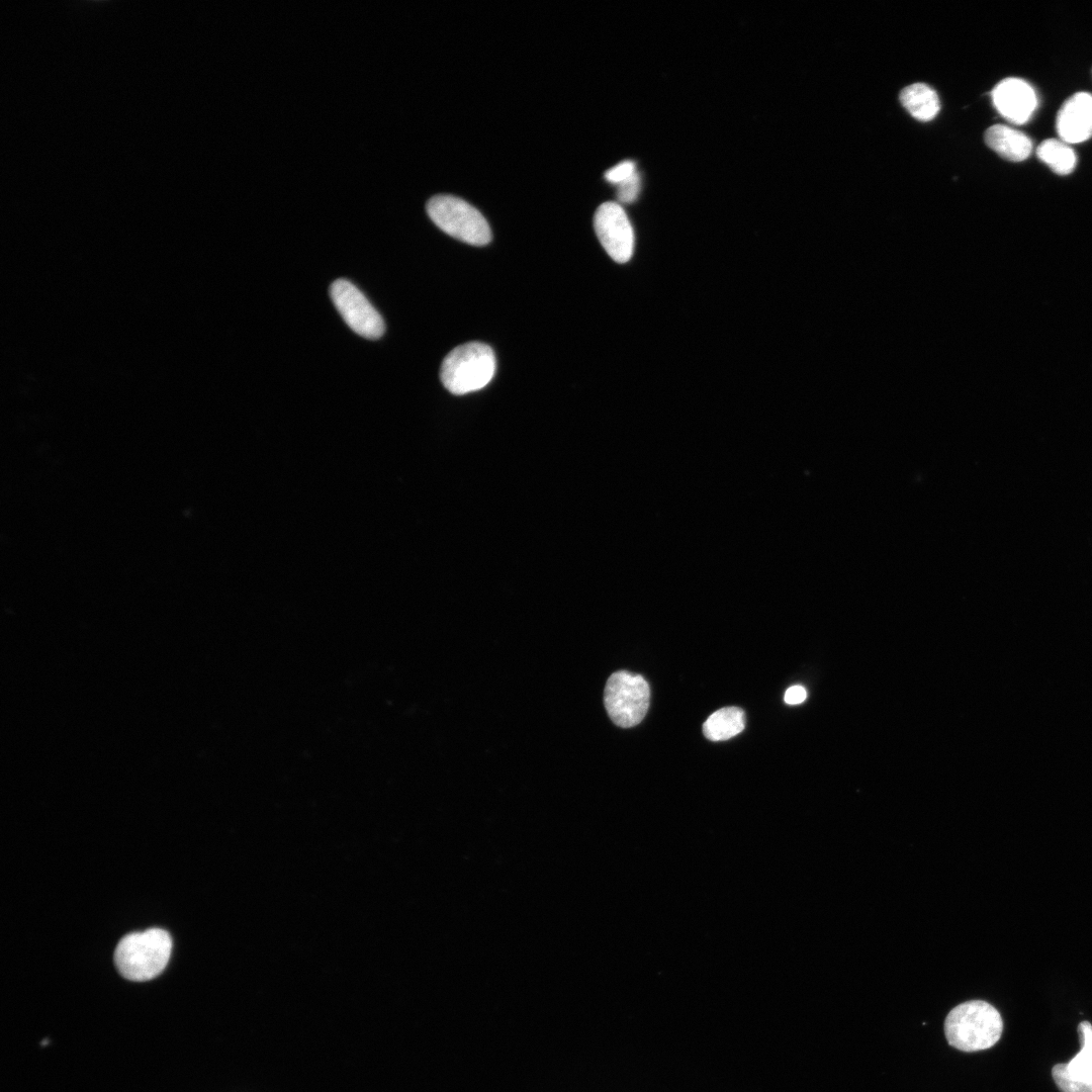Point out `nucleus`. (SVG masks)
Listing matches in <instances>:
<instances>
[{
    "label": "nucleus",
    "mask_w": 1092,
    "mask_h": 1092,
    "mask_svg": "<svg viewBox=\"0 0 1092 1092\" xmlns=\"http://www.w3.org/2000/svg\"><path fill=\"white\" fill-rule=\"evenodd\" d=\"M639 190L640 178L636 172L630 178L618 184L617 197L620 202H633L637 198Z\"/></svg>",
    "instance_id": "nucleus-16"
},
{
    "label": "nucleus",
    "mask_w": 1092,
    "mask_h": 1092,
    "mask_svg": "<svg viewBox=\"0 0 1092 1092\" xmlns=\"http://www.w3.org/2000/svg\"><path fill=\"white\" fill-rule=\"evenodd\" d=\"M1056 128L1060 140L1079 144L1092 136V95L1078 92L1067 99L1060 108Z\"/></svg>",
    "instance_id": "nucleus-9"
},
{
    "label": "nucleus",
    "mask_w": 1092,
    "mask_h": 1092,
    "mask_svg": "<svg viewBox=\"0 0 1092 1092\" xmlns=\"http://www.w3.org/2000/svg\"><path fill=\"white\" fill-rule=\"evenodd\" d=\"M1003 1020L990 1003L972 1000L956 1006L944 1021L948 1043L963 1052H977L993 1046L1001 1037Z\"/></svg>",
    "instance_id": "nucleus-1"
},
{
    "label": "nucleus",
    "mask_w": 1092,
    "mask_h": 1092,
    "mask_svg": "<svg viewBox=\"0 0 1092 1092\" xmlns=\"http://www.w3.org/2000/svg\"><path fill=\"white\" fill-rule=\"evenodd\" d=\"M745 726V715L738 707H726L711 714L703 724L704 735L712 741H722L739 734Z\"/></svg>",
    "instance_id": "nucleus-12"
},
{
    "label": "nucleus",
    "mask_w": 1092,
    "mask_h": 1092,
    "mask_svg": "<svg viewBox=\"0 0 1092 1092\" xmlns=\"http://www.w3.org/2000/svg\"><path fill=\"white\" fill-rule=\"evenodd\" d=\"M1078 1034L1081 1050L1070 1062L1063 1065L1071 1077L1092 1081V1024L1089 1021H1081L1078 1025Z\"/></svg>",
    "instance_id": "nucleus-14"
},
{
    "label": "nucleus",
    "mask_w": 1092,
    "mask_h": 1092,
    "mask_svg": "<svg viewBox=\"0 0 1092 1092\" xmlns=\"http://www.w3.org/2000/svg\"><path fill=\"white\" fill-rule=\"evenodd\" d=\"M806 697L807 692L802 686H793L786 691L784 700L789 705H797L804 702Z\"/></svg>",
    "instance_id": "nucleus-18"
},
{
    "label": "nucleus",
    "mask_w": 1092,
    "mask_h": 1092,
    "mask_svg": "<svg viewBox=\"0 0 1092 1092\" xmlns=\"http://www.w3.org/2000/svg\"><path fill=\"white\" fill-rule=\"evenodd\" d=\"M598 239L609 256L618 263L628 262L634 250V232L623 207L613 201L601 204L594 216Z\"/></svg>",
    "instance_id": "nucleus-7"
},
{
    "label": "nucleus",
    "mask_w": 1092,
    "mask_h": 1092,
    "mask_svg": "<svg viewBox=\"0 0 1092 1092\" xmlns=\"http://www.w3.org/2000/svg\"><path fill=\"white\" fill-rule=\"evenodd\" d=\"M172 949L170 934L160 928L132 932L120 939L114 961L119 973L130 981L154 979L166 968Z\"/></svg>",
    "instance_id": "nucleus-2"
},
{
    "label": "nucleus",
    "mask_w": 1092,
    "mask_h": 1092,
    "mask_svg": "<svg viewBox=\"0 0 1092 1092\" xmlns=\"http://www.w3.org/2000/svg\"><path fill=\"white\" fill-rule=\"evenodd\" d=\"M991 97L997 111L1014 124L1027 122L1038 105L1034 89L1019 78L1000 81L992 90Z\"/></svg>",
    "instance_id": "nucleus-8"
},
{
    "label": "nucleus",
    "mask_w": 1092,
    "mask_h": 1092,
    "mask_svg": "<svg viewBox=\"0 0 1092 1092\" xmlns=\"http://www.w3.org/2000/svg\"><path fill=\"white\" fill-rule=\"evenodd\" d=\"M49 1042H50V1040H49V1039H44V1040H42V1041L40 1042V1044H41V1045H46V1044H48Z\"/></svg>",
    "instance_id": "nucleus-19"
},
{
    "label": "nucleus",
    "mask_w": 1092,
    "mask_h": 1092,
    "mask_svg": "<svg viewBox=\"0 0 1092 1092\" xmlns=\"http://www.w3.org/2000/svg\"><path fill=\"white\" fill-rule=\"evenodd\" d=\"M901 104L916 119L929 121L940 108L936 92L924 83H915L905 87L899 96Z\"/></svg>",
    "instance_id": "nucleus-11"
},
{
    "label": "nucleus",
    "mask_w": 1092,
    "mask_h": 1092,
    "mask_svg": "<svg viewBox=\"0 0 1092 1092\" xmlns=\"http://www.w3.org/2000/svg\"><path fill=\"white\" fill-rule=\"evenodd\" d=\"M1036 156L1058 175L1070 174L1077 164L1075 151L1062 140H1044L1038 145Z\"/></svg>",
    "instance_id": "nucleus-13"
},
{
    "label": "nucleus",
    "mask_w": 1092,
    "mask_h": 1092,
    "mask_svg": "<svg viewBox=\"0 0 1092 1092\" xmlns=\"http://www.w3.org/2000/svg\"><path fill=\"white\" fill-rule=\"evenodd\" d=\"M1055 1083L1062 1092H1092V1081H1083L1071 1077L1063 1064H1057L1052 1069Z\"/></svg>",
    "instance_id": "nucleus-15"
},
{
    "label": "nucleus",
    "mask_w": 1092,
    "mask_h": 1092,
    "mask_svg": "<svg viewBox=\"0 0 1092 1092\" xmlns=\"http://www.w3.org/2000/svg\"><path fill=\"white\" fill-rule=\"evenodd\" d=\"M496 367L492 349L479 342L454 348L443 360L440 378L451 393L466 394L485 387Z\"/></svg>",
    "instance_id": "nucleus-3"
},
{
    "label": "nucleus",
    "mask_w": 1092,
    "mask_h": 1092,
    "mask_svg": "<svg viewBox=\"0 0 1092 1092\" xmlns=\"http://www.w3.org/2000/svg\"><path fill=\"white\" fill-rule=\"evenodd\" d=\"M434 223L449 236L473 246H484L491 231L484 216L465 200L452 195H436L427 203Z\"/></svg>",
    "instance_id": "nucleus-4"
},
{
    "label": "nucleus",
    "mask_w": 1092,
    "mask_h": 1092,
    "mask_svg": "<svg viewBox=\"0 0 1092 1092\" xmlns=\"http://www.w3.org/2000/svg\"><path fill=\"white\" fill-rule=\"evenodd\" d=\"M650 689L639 674L620 670L612 673L604 692V704L611 720L619 727L639 724L649 707Z\"/></svg>",
    "instance_id": "nucleus-5"
},
{
    "label": "nucleus",
    "mask_w": 1092,
    "mask_h": 1092,
    "mask_svg": "<svg viewBox=\"0 0 1092 1092\" xmlns=\"http://www.w3.org/2000/svg\"><path fill=\"white\" fill-rule=\"evenodd\" d=\"M635 173L636 169L634 162L624 161L609 169L606 172L605 177L607 181L618 185L630 178Z\"/></svg>",
    "instance_id": "nucleus-17"
},
{
    "label": "nucleus",
    "mask_w": 1092,
    "mask_h": 1092,
    "mask_svg": "<svg viewBox=\"0 0 1092 1092\" xmlns=\"http://www.w3.org/2000/svg\"><path fill=\"white\" fill-rule=\"evenodd\" d=\"M986 145L1002 158L1021 162L1032 152V142L1025 133L1004 124L989 127L984 134Z\"/></svg>",
    "instance_id": "nucleus-10"
},
{
    "label": "nucleus",
    "mask_w": 1092,
    "mask_h": 1092,
    "mask_svg": "<svg viewBox=\"0 0 1092 1092\" xmlns=\"http://www.w3.org/2000/svg\"><path fill=\"white\" fill-rule=\"evenodd\" d=\"M330 295L353 332L367 339H378L383 335V318L353 283L346 279L335 280L330 286Z\"/></svg>",
    "instance_id": "nucleus-6"
}]
</instances>
